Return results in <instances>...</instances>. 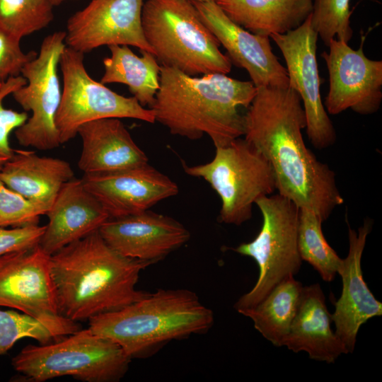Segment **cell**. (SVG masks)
<instances>
[{"label":"cell","instance_id":"obj_22","mask_svg":"<svg viewBox=\"0 0 382 382\" xmlns=\"http://www.w3.org/2000/svg\"><path fill=\"white\" fill-rule=\"evenodd\" d=\"M74 178L69 162L15 150L0 169V180L10 189L43 208L52 207L63 185Z\"/></svg>","mask_w":382,"mask_h":382},{"label":"cell","instance_id":"obj_9","mask_svg":"<svg viewBox=\"0 0 382 382\" xmlns=\"http://www.w3.org/2000/svg\"><path fill=\"white\" fill-rule=\"evenodd\" d=\"M84 54L66 45L60 57L63 77L56 125L61 144L76 134L83 124L105 118H132L154 123L155 116L133 97H125L93 79L83 63Z\"/></svg>","mask_w":382,"mask_h":382},{"label":"cell","instance_id":"obj_18","mask_svg":"<svg viewBox=\"0 0 382 382\" xmlns=\"http://www.w3.org/2000/svg\"><path fill=\"white\" fill-rule=\"evenodd\" d=\"M372 221L366 219L357 231L349 226V251L342 260L337 274L341 276L342 290L335 303L332 321L335 334L352 353L360 327L368 320L382 315V303L369 289L364 279L361 261Z\"/></svg>","mask_w":382,"mask_h":382},{"label":"cell","instance_id":"obj_34","mask_svg":"<svg viewBox=\"0 0 382 382\" xmlns=\"http://www.w3.org/2000/svg\"><path fill=\"white\" fill-rule=\"evenodd\" d=\"M8 160V158L0 157V169Z\"/></svg>","mask_w":382,"mask_h":382},{"label":"cell","instance_id":"obj_8","mask_svg":"<svg viewBox=\"0 0 382 382\" xmlns=\"http://www.w3.org/2000/svg\"><path fill=\"white\" fill-rule=\"evenodd\" d=\"M255 204L262 216L259 233L252 241L231 248L252 257L259 267L255 286L233 306L238 312L255 306L279 283L296 275L303 261L297 244L299 207L278 193L263 196Z\"/></svg>","mask_w":382,"mask_h":382},{"label":"cell","instance_id":"obj_16","mask_svg":"<svg viewBox=\"0 0 382 382\" xmlns=\"http://www.w3.org/2000/svg\"><path fill=\"white\" fill-rule=\"evenodd\" d=\"M81 180L110 218L149 210L179 192L174 181L149 163L112 172L84 173Z\"/></svg>","mask_w":382,"mask_h":382},{"label":"cell","instance_id":"obj_36","mask_svg":"<svg viewBox=\"0 0 382 382\" xmlns=\"http://www.w3.org/2000/svg\"><path fill=\"white\" fill-rule=\"evenodd\" d=\"M197 1H216V0H195Z\"/></svg>","mask_w":382,"mask_h":382},{"label":"cell","instance_id":"obj_15","mask_svg":"<svg viewBox=\"0 0 382 382\" xmlns=\"http://www.w3.org/2000/svg\"><path fill=\"white\" fill-rule=\"evenodd\" d=\"M231 62L248 73L256 87L286 88L289 78L270 45V37L250 33L233 22L216 1L190 0Z\"/></svg>","mask_w":382,"mask_h":382},{"label":"cell","instance_id":"obj_30","mask_svg":"<svg viewBox=\"0 0 382 382\" xmlns=\"http://www.w3.org/2000/svg\"><path fill=\"white\" fill-rule=\"evenodd\" d=\"M46 211L18 192L8 187L0 180V227H18L38 224Z\"/></svg>","mask_w":382,"mask_h":382},{"label":"cell","instance_id":"obj_3","mask_svg":"<svg viewBox=\"0 0 382 382\" xmlns=\"http://www.w3.org/2000/svg\"><path fill=\"white\" fill-rule=\"evenodd\" d=\"M256 92L252 81L224 74L197 77L161 66L159 88L149 108L172 134L191 140L207 134L215 147L223 146L243 135L240 108H248Z\"/></svg>","mask_w":382,"mask_h":382},{"label":"cell","instance_id":"obj_7","mask_svg":"<svg viewBox=\"0 0 382 382\" xmlns=\"http://www.w3.org/2000/svg\"><path fill=\"white\" fill-rule=\"evenodd\" d=\"M216 148L214 158L204 164L183 163L189 175L202 178L221 201L218 220L240 226L250 219L253 204L276 190L273 170L262 154L241 137Z\"/></svg>","mask_w":382,"mask_h":382},{"label":"cell","instance_id":"obj_13","mask_svg":"<svg viewBox=\"0 0 382 382\" xmlns=\"http://www.w3.org/2000/svg\"><path fill=\"white\" fill-rule=\"evenodd\" d=\"M364 37L358 50L332 39L323 52L329 74V90L324 107L330 115L348 109L368 115L378 112L382 102V61L373 60L364 52Z\"/></svg>","mask_w":382,"mask_h":382},{"label":"cell","instance_id":"obj_26","mask_svg":"<svg viewBox=\"0 0 382 382\" xmlns=\"http://www.w3.org/2000/svg\"><path fill=\"white\" fill-rule=\"evenodd\" d=\"M323 221L309 209H299L297 244L302 260L308 262L325 282H332L337 274L340 258L327 242Z\"/></svg>","mask_w":382,"mask_h":382},{"label":"cell","instance_id":"obj_33","mask_svg":"<svg viewBox=\"0 0 382 382\" xmlns=\"http://www.w3.org/2000/svg\"><path fill=\"white\" fill-rule=\"evenodd\" d=\"M45 226L38 224L6 228L0 227V256L38 245Z\"/></svg>","mask_w":382,"mask_h":382},{"label":"cell","instance_id":"obj_10","mask_svg":"<svg viewBox=\"0 0 382 382\" xmlns=\"http://www.w3.org/2000/svg\"><path fill=\"white\" fill-rule=\"evenodd\" d=\"M65 37L66 32L56 31L44 38L36 57L25 64L21 71L27 83L12 93L22 108L32 113L15 130L21 146L50 150L62 144L56 125L62 95L57 71L66 47Z\"/></svg>","mask_w":382,"mask_h":382},{"label":"cell","instance_id":"obj_2","mask_svg":"<svg viewBox=\"0 0 382 382\" xmlns=\"http://www.w3.org/2000/svg\"><path fill=\"white\" fill-rule=\"evenodd\" d=\"M50 262L59 313L75 322L120 309L149 293L137 284L153 263L121 255L98 230L51 255Z\"/></svg>","mask_w":382,"mask_h":382},{"label":"cell","instance_id":"obj_19","mask_svg":"<svg viewBox=\"0 0 382 382\" xmlns=\"http://www.w3.org/2000/svg\"><path fill=\"white\" fill-rule=\"evenodd\" d=\"M45 215L48 223L38 245L50 256L98 230L110 218L81 179L74 178L63 185Z\"/></svg>","mask_w":382,"mask_h":382},{"label":"cell","instance_id":"obj_20","mask_svg":"<svg viewBox=\"0 0 382 382\" xmlns=\"http://www.w3.org/2000/svg\"><path fill=\"white\" fill-rule=\"evenodd\" d=\"M332 314L319 284L303 286L296 314L282 346L297 353L306 352L312 359L334 363L348 351L331 328Z\"/></svg>","mask_w":382,"mask_h":382},{"label":"cell","instance_id":"obj_27","mask_svg":"<svg viewBox=\"0 0 382 382\" xmlns=\"http://www.w3.org/2000/svg\"><path fill=\"white\" fill-rule=\"evenodd\" d=\"M54 6L50 0H0V30L21 40L49 25Z\"/></svg>","mask_w":382,"mask_h":382},{"label":"cell","instance_id":"obj_32","mask_svg":"<svg viewBox=\"0 0 382 382\" xmlns=\"http://www.w3.org/2000/svg\"><path fill=\"white\" fill-rule=\"evenodd\" d=\"M21 40L0 30V83L19 76L25 66L36 57L35 51L23 52Z\"/></svg>","mask_w":382,"mask_h":382},{"label":"cell","instance_id":"obj_1","mask_svg":"<svg viewBox=\"0 0 382 382\" xmlns=\"http://www.w3.org/2000/svg\"><path fill=\"white\" fill-rule=\"evenodd\" d=\"M306 119L299 94L291 88L257 87L243 115L244 139L271 166L278 194L299 209L314 211L323 221L344 202L335 172L306 146Z\"/></svg>","mask_w":382,"mask_h":382},{"label":"cell","instance_id":"obj_6","mask_svg":"<svg viewBox=\"0 0 382 382\" xmlns=\"http://www.w3.org/2000/svg\"><path fill=\"white\" fill-rule=\"evenodd\" d=\"M131 359L117 343L87 328L50 343L28 345L13 358L12 365L35 382L64 376L86 382H116L127 372Z\"/></svg>","mask_w":382,"mask_h":382},{"label":"cell","instance_id":"obj_5","mask_svg":"<svg viewBox=\"0 0 382 382\" xmlns=\"http://www.w3.org/2000/svg\"><path fill=\"white\" fill-rule=\"evenodd\" d=\"M141 25L162 66L192 76L230 72L231 62L220 51V44L190 0H147Z\"/></svg>","mask_w":382,"mask_h":382},{"label":"cell","instance_id":"obj_28","mask_svg":"<svg viewBox=\"0 0 382 382\" xmlns=\"http://www.w3.org/2000/svg\"><path fill=\"white\" fill-rule=\"evenodd\" d=\"M351 0H313L311 24L328 46L334 38L348 43L353 35Z\"/></svg>","mask_w":382,"mask_h":382},{"label":"cell","instance_id":"obj_35","mask_svg":"<svg viewBox=\"0 0 382 382\" xmlns=\"http://www.w3.org/2000/svg\"><path fill=\"white\" fill-rule=\"evenodd\" d=\"M54 6L59 5L61 4L64 0H50Z\"/></svg>","mask_w":382,"mask_h":382},{"label":"cell","instance_id":"obj_37","mask_svg":"<svg viewBox=\"0 0 382 382\" xmlns=\"http://www.w3.org/2000/svg\"><path fill=\"white\" fill-rule=\"evenodd\" d=\"M1 85H2V83H0V88H1Z\"/></svg>","mask_w":382,"mask_h":382},{"label":"cell","instance_id":"obj_25","mask_svg":"<svg viewBox=\"0 0 382 382\" xmlns=\"http://www.w3.org/2000/svg\"><path fill=\"white\" fill-rule=\"evenodd\" d=\"M302 284L289 276L257 305L238 313L250 318L255 328L276 347H282L296 314Z\"/></svg>","mask_w":382,"mask_h":382},{"label":"cell","instance_id":"obj_31","mask_svg":"<svg viewBox=\"0 0 382 382\" xmlns=\"http://www.w3.org/2000/svg\"><path fill=\"white\" fill-rule=\"evenodd\" d=\"M27 83L22 76H11L2 83L0 88V157L9 159L13 154L9 143V135L13 130L23 125L28 119L27 112H18L4 108L3 100L15 91Z\"/></svg>","mask_w":382,"mask_h":382},{"label":"cell","instance_id":"obj_14","mask_svg":"<svg viewBox=\"0 0 382 382\" xmlns=\"http://www.w3.org/2000/svg\"><path fill=\"white\" fill-rule=\"evenodd\" d=\"M143 5L144 0H91L68 19L66 45L83 54L115 45L154 54L143 33Z\"/></svg>","mask_w":382,"mask_h":382},{"label":"cell","instance_id":"obj_23","mask_svg":"<svg viewBox=\"0 0 382 382\" xmlns=\"http://www.w3.org/2000/svg\"><path fill=\"white\" fill-rule=\"evenodd\" d=\"M216 3L235 23L269 37L296 29L313 10V0H216Z\"/></svg>","mask_w":382,"mask_h":382},{"label":"cell","instance_id":"obj_29","mask_svg":"<svg viewBox=\"0 0 382 382\" xmlns=\"http://www.w3.org/2000/svg\"><path fill=\"white\" fill-rule=\"evenodd\" d=\"M25 337L34 339L40 344L58 340L47 326L35 318L23 313L0 310V356Z\"/></svg>","mask_w":382,"mask_h":382},{"label":"cell","instance_id":"obj_17","mask_svg":"<svg viewBox=\"0 0 382 382\" xmlns=\"http://www.w3.org/2000/svg\"><path fill=\"white\" fill-rule=\"evenodd\" d=\"M98 231L105 241L121 255L153 264L190 238V231L181 223L149 209L109 218Z\"/></svg>","mask_w":382,"mask_h":382},{"label":"cell","instance_id":"obj_12","mask_svg":"<svg viewBox=\"0 0 382 382\" xmlns=\"http://www.w3.org/2000/svg\"><path fill=\"white\" fill-rule=\"evenodd\" d=\"M270 37L284 58L289 87L301 98L310 142L318 149L331 146L337 135L320 96L321 79L316 58L318 35L311 24V15L296 29Z\"/></svg>","mask_w":382,"mask_h":382},{"label":"cell","instance_id":"obj_11","mask_svg":"<svg viewBox=\"0 0 382 382\" xmlns=\"http://www.w3.org/2000/svg\"><path fill=\"white\" fill-rule=\"evenodd\" d=\"M50 257L38 245L0 256V306L35 318L59 340L81 328L59 313Z\"/></svg>","mask_w":382,"mask_h":382},{"label":"cell","instance_id":"obj_24","mask_svg":"<svg viewBox=\"0 0 382 382\" xmlns=\"http://www.w3.org/2000/svg\"><path fill=\"white\" fill-rule=\"evenodd\" d=\"M110 56L103 59V84L117 83L127 85L133 96L143 107L154 103L160 86L161 66L155 55L140 50L135 54L127 45L108 46Z\"/></svg>","mask_w":382,"mask_h":382},{"label":"cell","instance_id":"obj_4","mask_svg":"<svg viewBox=\"0 0 382 382\" xmlns=\"http://www.w3.org/2000/svg\"><path fill=\"white\" fill-rule=\"evenodd\" d=\"M213 311L187 289H159L120 309L88 320L89 330L117 343L131 358L146 357L170 341L204 334Z\"/></svg>","mask_w":382,"mask_h":382},{"label":"cell","instance_id":"obj_21","mask_svg":"<svg viewBox=\"0 0 382 382\" xmlns=\"http://www.w3.org/2000/svg\"><path fill=\"white\" fill-rule=\"evenodd\" d=\"M77 134L82 142L78 166L83 173L112 172L148 163L146 155L118 118L86 122Z\"/></svg>","mask_w":382,"mask_h":382}]
</instances>
